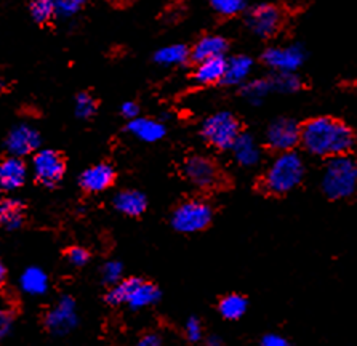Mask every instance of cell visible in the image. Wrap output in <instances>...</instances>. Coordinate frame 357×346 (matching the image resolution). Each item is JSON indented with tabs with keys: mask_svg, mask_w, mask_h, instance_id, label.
Instances as JSON below:
<instances>
[{
	"mask_svg": "<svg viewBox=\"0 0 357 346\" xmlns=\"http://www.w3.org/2000/svg\"><path fill=\"white\" fill-rule=\"evenodd\" d=\"M300 144L316 158L349 156L356 146V135L348 123L330 116L312 117L301 123Z\"/></svg>",
	"mask_w": 357,
	"mask_h": 346,
	"instance_id": "6da1fadb",
	"label": "cell"
},
{
	"mask_svg": "<svg viewBox=\"0 0 357 346\" xmlns=\"http://www.w3.org/2000/svg\"><path fill=\"white\" fill-rule=\"evenodd\" d=\"M306 165L296 151L278 154L263 173L261 189L269 196H285L298 188L305 180Z\"/></svg>",
	"mask_w": 357,
	"mask_h": 346,
	"instance_id": "7a4b0ae2",
	"label": "cell"
},
{
	"mask_svg": "<svg viewBox=\"0 0 357 346\" xmlns=\"http://www.w3.org/2000/svg\"><path fill=\"white\" fill-rule=\"evenodd\" d=\"M322 193L332 201H343L357 193V160L353 156H338L327 159L324 167Z\"/></svg>",
	"mask_w": 357,
	"mask_h": 346,
	"instance_id": "3957f363",
	"label": "cell"
},
{
	"mask_svg": "<svg viewBox=\"0 0 357 346\" xmlns=\"http://www.w3.org/2000/svg\"><path fill=\"white\" fill-rule=\"evenodd\" d=\"M160 300V290L155 284L142 278H123L106 294V301L112 306L127 305L133 311L153 306Z\"/></svg>",
	"mask_w": 357,
	"mask_h": 346,
	"instance_id": "277c9868",
	"label": "cell"
},
{
	"mask_svg": "<svg viewBox=\"0 0 357 346\" xmlns=\"http://www.w3.org/2000/svg\"><path fill=\"white\" fill-rule=\"evenodd\" d=\"M213 220V209L202 199H188L178 204L170 216V225L176 232L192 234L207 230Z\"/></svg>",
	"mask_w": 357,
	"mask_h": 346,
	"instance_id": "5b68a950",
	"label": "cell"
},
{
	"mask_svg": "<svg viewBox=\"0 0 357 346\" xmlns=\"http://www.w3.org/2000/svg\"><path fill=\"white\" fill-rule=\"evenodd\" d=\"M200 133L207 144L220 151H231L242 133V127L239 119L232 112L221 111L205 119Z\"/></svg>",
	"mask_w": 357,
	"mask_h": 346,
	"instance_id": "8992f818",
	"label": "cell"
},
{
	"mask_svg": "<svg viewBox=\"0 0 357 346\" xmlns=\"http://www.w3.org/2000/svg\"><path fill=\"white\" fill-rule=\"evenodd\" d=\"M31 172L34 180L43 188H55L66 173V160L55 149H39L32 156Z\"/></svg>",
	"mask_w": 357,
	"mask_h": 346,
	"instance_id": "52a82bcc",
	"label": "cell"
},
{
	"mask_svg": "<svg viewBox=\"0 0 357 346\" xmlns=\"http://www.w3.org/2000/svg\"><path fill=\"white\" fill-rule=\"evenodd\" d=\"M285 20L284 10L274 3L253 5L245 12V23L253 34L269 39L280 31Z\"/></svg>",
	"mask_w": 357,
	"mask_h": 346,
	"instance_id": "ba28073f",
	"label": "cell"
},
{
	"mask_svg": "<svg viewBox=\"0 0 357 346\" xmlns=\"http://www.w3.org/2000/svg\"><path fill=\"white\" fill-rule=\"evenodd\" d=\"M183 175L199 189H215L223 183V173L213 159L207 156H189L183 164Z\"/></svg>",
	"mask_w": 357,
	"mask_h": 346,
	"instance_id": "9c48e42d",
	"label": "cell"
},
{
	"mask_svg": "<svg viewBox=\"0 0 357 346\" xmlns=\"http://www.w3.org/2000/svg\"><path fill=\"white\" fill-rule=\"evenodd\" d=\"M77 305L71 295H63L43 319L47 331L55 337H64L77 327Z\"/></svg>",
	"mask_w": 357,
	"mask_h": 346,
	"instance_id": "30bf717a",
	"label": "cell"
},
{
	"mask_svg": "<svg viewBox=\"0 0 357 346\" xmlns=\"http://www.w3.org/2000/svg\"><path fill=\"white\" fill-rule=\"evenodd\" d=\"M301 140V126L295 119L279 117L266 128V144L278 154L295 151Z\"/></svg>",
	"mask_w": 357,
	"mask_h": 346,
	"instance_id": "8fae6325",
	"label": "cell"
},
{
	"mask_svg": "<svg viewBox=\"0 0 357 346\" xmlns=\"http://www.w3.org/2000/svg\"><path fill=\"white\" fill-rule=\"evenodd\" d=\"M306 59V52L301 45H278L263 52L261 61L274 73H296Z\"/></svg>",
	"mask_w": 357,
	"mask_h": 346,
	"instance_id": "7c38bea8",
	"label": "cell"
},
{
	"mask_svg": "<svg viewBox=\"0 0 357 346\" xmlns=\"http://www.w3.org/2000/svg\"><path fill=\"white\" fill-rule=\"evenodd\" d=\"M42 137L39 130L29 123H18L10 130L5 138V149L8 156L24 159L26 156H34L40 148Z\"/></svg>",
	"mask_w": 357,
	"mask_h": 346,
	"instance_id": "4fadbf2b",
	"label": "cell"
},
{
	"mask_svg": "<svg viewBox=\"0 0 357 346\" xmlns=\"http://www.w3.org/2000/svg\"><path fill=\"white\" fill-rule=\"evenodd\" d=\"M116 181L114 167L107 162H100L85 169L79 176V185L89 194H98L109 189Z\"/></svg>",
	"mask_w": 357,
	"mask_h": 346,
	"instance_id": "5bb4252c",
	"label": "cell"
},
{
	"mask_svg": "<svg viewBox=\"0 0 357 346\" xmlns=\"http://www.w3.org/2000/svg\"><path fill=\"white\" fill-rule=\"evenodd\" d=\"M28 165L24 159L7 156L0 160V189L2 191H16L26 183L28 178Z\"/></svg>",
	"mask_w": 357,
	"mask_h": 346,
	"instance_id": "9a60e30c",
	"label": "cell"
},
{
	"mask_svg": "<svg viewBox=\"0 0 357 346\" xmlns=\"http://www.w3.org/2000/svg\"><path fill=\"white\" fill-rule=\"evenodd\" d=\"M229 43L223 36L208 34L200 37L191 48V59L194 63L205 61V59L212 58H225L228 53Z\"/></svg>",
	"mask_w": 357,
	"mask_h": 346,
	"instance_id": "2e32d148",
	"label": "cell"
},
{
	"mask_svg": "<svg viewBox=\"0 0 357 346\" xmlns=\"http://www.w3.org/2000/svg\"><path fill=\"white\" fill-rule=\"evenodd\" d=\"M112 204H114L117 212L137 218V216H142L146 212V209H148V197L144 196V193L138 191V189H123V191H119L116 194L114 199H112Z\"/></svg>",
	"mask_w": 357,
	"mask_h": 346,
	"instance_id": "e0dca14e",
	"label": "cell"
},
{
	"mask_svg": "<svg viewBox=\"0 0 357 346\" xmlns=\"http://www.w3.org/2000/svg\"><path fill=\"white\" fill-rule=\"evenodd\" d=\"M127 132L144 143H158L165 137L167 127L160 121L149 117H137L128 122Z\"/></svg>",
	"mask_w": 357,
	"mask_h": 346,
	"instance_id": "ac0fdd59",
	"label": "cell"
},
{
	"mask_svg": "<svg viewBox=\"0 0 357 346\" xmlns=\"http://www.w3.org/2000/svg\"><path fill=\"white\" fill-rule=\"evenodd\" d=\"M26 205L21 199H0V228L16 231L24 225Z\"/></svg>",
	"mask_w": 357,
	"mask_h": 346,
	"instance_id": "d6986e66",
	"label": "cell"
},
{
	"mask_svg": "<svg viewBox=\"0 0 357 346\" xmlns=\"http://www.w3.org/2000/svg\"><path fill=\"white\" fill-rule=\"evenodd\" d=\"M231 151L234 160L241 167H255L261 159V149H259L257 140L252 135L243 132L236 140V143L232 144Z\"/></svg>",
	"mask_w": 357,
	"mask_h": 346,
	"instance_id": "ffe728a7",
	"label": "cell"
},
{
	"mask_svg": "<svg viewBox=\"0 0 357 346\" xmlns=\"http://www.w3.org/2000/svg\"><path fill=\"white\" fill-rule=\"evenodd\" d=\"M226 69V57L225 58H212L205 59V61L196 63L194 68L192 79L199 85H215L221 84L225 77Z\"/></svg>",
	"mask_w": 357,
	"mask_h": 346,
	"instance_id": "44dd1931",
	"label": "cell"
},
{
	"mask_svg": "<svg viewBox=\"0 0 357 346\" xmlns=\"http://www.w3.org/2000/svg\"><path fill=\"white\" fill-rule=\"evenodd\" d=\"M253 69V59L247 55H234L231 58H226V69L225 77L221 84L234 86V85H243L247 82L248 75H250Z\"/></svg>",
	"mask_w": 357,
	"mask_h": 346,
	"instance_id": "7402d4cb",
	"label": "cell"
},
{
	"mask_svg": "<svg viewBox=\"0 0 357 346\" xmlns=\"http://www.w3.org/2000/svg\"><path fill=\"white\" fill-rule=\"evenodd\" d=\"M20 287L31 296L43 295L48 290V276L39 266L26 268L20 278Z\"/></svg>",
	"mask_w": 357,
	"mask_h": 346,
	"instance_id": "603a6c76",
	"label": "cell"
},
{
	"mask_svg": "<svg viewBox=\"0 0 357 346\" xmlns=\"http://www.w3.org/2000/svg\"><path fill=\"white\" fill-rule=\"evenodd\" d=\"M189 58H191V50L183 43L162 47L154 53V63L164 68L180 66V64H185Z\"/></svg>",
	"mask_w": 357,
	"mask_h": 346,
	"instance_id": "cb8c5ba5",
	"label": "cell"
},
{
	"mask_svg": "<svg viewBox=\"0 0 357 346\" xmlns=\"http://www.w3.org/2000/svg\"><path fill=\"white\" fill-rule=\"evenodd\" d=\"M248 303L247 299L241 294L225 295L218 303V311L228 321H237L247 313Z\"/></svg>",
	"mask_w": 357,
	"mask_h": 346,
	"instance_id": "d4e9b609",
	"label": "cell"
},
{
	"mask_svg": "<svg viewBox=\"0 0 357 346\" xmlns=\"http://www.w3.org/2000/svg\"><path fill=\"white\" fill-rule=\"evenodd\" d=\"M273 91L271 80L268 79H255L247 80L245 84L241 86V95L252 105H259L266 96Z\"/></svg>",
	"mask_w": 357,
	"mask_h": 346,
	"instance_id": "484cf974",
	"label": "cell"
},
{
	"mask_svg": "<svg viewBox=\"0 0 357 346\" xmlns=\"http://www.w3.org/2000/svg\"><path fill=\"white\" fill-rule=\"evenodd\" d=\"M273 91H280V93H295L303 86L301 77L296 73H274L271 77Z\"/></svg>",
	"mask_w": 357,
	"mask_h": 346,
	"instance_id": "4316f807",
	"label": "cell"
},
{
	"mask_svg": "<svg viewBox=\"0 0 357 346\" xmlns=\"http://www.w3.org/2000/svg\"><path fill=\"white\" fill-rule=\"evenodd\" d=\"M29 15L37 24H47L55 18V2L52 0H34L29 3Z\"/></svg>",
	"mask_w": 357,
	"mask_h": 346,
	"instance_id": "83f0119b",
	"label": "cell"
},
{
	"mask_svg": "<svg viewBox=\"0 0 357 346\" xmlns=\"http://www.w3.org/2000/svg\"><path fill=\"white\" fill-rule=\"evenodd\" d=\"M210 7L213 8L215 13L225 16V18H232V16L242 15L248 10L247 2L243 0H212Z\"/></svg>",
	"mask_w": 357,
	"mask_h": 346,
	"instance_id": "f1b7e54d",
	"label": "cell"
},
{
	"mask_svg": "<svg viewBox=\"0 0 357 346\" xmlns=\"http://www.w3.org/2000/svg\"><path fill=\"white\" fill-rule=\"evenodd\" d=\"M98 111V103L86 91H80V93L75 96L74 101V112L75 116L82 121H89V119L93 117Z\"/></svg>",
	"mask_w": 357,
	"mask_h": 346,
	"instance_id": "f546056e",
	"label": "cell"
},
{
	"mask_svg": "<svg viewBox=\"0 0 357 346\" xmlns=\"http://www.w3.org/2000/svg\"><path fill=\"white\" fill-rule=\"evenodd\" d=\"M101 279L107 285H116L123 279V264L119 260H109L102 264Z\"/></svg>",
	"mask_w": 357,
	"mask_h": 346,
	"instance_id": "4dcf8cb0",
	"label": "cell"
},
{
	"mask_svg": "<svg viewBox=\"0 0 357 346\" xmlns=\"http://www.w3.org/2000/svg\"><path fill=\"white\" fill-rule=\"evenodd\" d=\"M82 8V0H58L55 2V18H73Z\"/></svg>",
	"mask_w": 357,
	"mask_h": 346,
	"instance_id": "1f68e13d",
	"label": "cell"
},
{
	"mask_svg": "<svg viewBox=\"0 0 357 346\" xmlns=\"http://www.w3.org/2000/svg\"><path fill=\"white\" fill-rule=\"evenodd\" d=\"M66 262L74 268H82L90 262V252L84 247L74 246L66 250Z\"/></svg>",
	"mask_w": 357,
	"mask_h": 346,
	"instance_id": "d6a6232c",
	"label": "cell"
},
{
	"mask_svg": "<svg viewBox=\"0 0 357 346\" xmlns=\"http://www.w3.org/2000/svg\"><path fill=\"white\" fill-rule=\"evenodd\" d=\"M185 335L189 342L197 343L202 340L204 337V327H202V321L199 317L191 316L185 324Z\"/></svg>",
	"mask_w": 357,
	"mask_h": 346,
	"instance_id": "836d02e7",
	"label": "cell"
},
{
	"mask_svg": "<svg viewBox=\"0 0 357 346\" xmlns=\"http://www.w3.org/2000/svg\"><path fill=\"white\" fill-rule=\"evenodd\" d=\"M13 313L8 310H0V342H3L12 332L13 327Z\"/></svg>",
	"mask_w": 357,
	"mask_h": 346,
	"instance_id": "e575fe53",
	"label": "cell"
},
{
	"mask_svg": "<svg viewBox=\"0 0 357 346\" xmlns=\"http://www.w3.org/2000/svg\"><path fill=\"white\" fill-rule=\"evenodd\" d=\"M259 346H290L289 340L279 333H266L259 340Z\"/></svg>",
	"mask_w": 357,
	"mask_h": 346,
	"instance_id": "d590c367",
	"label": "cell"
},
{
	"mask_svg": "<svg viewBox=\"0 0 357 346\" xmlns=\"http://www.w3.org/2000/svg\"><path fill=\"white\" fill-rule=\"evenodd\" d=\"M121 114L127 119V121H133V119L139 117V106L135 101H126L121 106Z\"/></svg>",
	"mask_w": 357,
	"mask_h": 346,
	"instance_id": "8d00e7d4",
	"label": "cell"
},
{
	"mask_svg": "<svg viewBox=\"0 0 357 346\" xmlns=\"http://www.w3.org/2000/svg\"><path fill=\"white\" fill-rule=\"evenodd\" d=\"M135 346H162V338L158 333H146Z\"/></svg>",
	"mask_w": 357,
	"mask_h": 346,
	"instance_id": "74e56055",
	"label": "cell"
},
{
	"mask_svg": "<svg viewBox=\"0 0 357 346\" xmlns=\"http://www.w3.org/2000/svg\"><path fill=\"white\" fill-rule=\"evenodd\" d=\"M205 343H207V346H223V340L218 335H208L205 338Z\"/></svg>",
	"mask_w": 357,
	"mask_h": 346,
	"instance_id": "f35d334b",
	"label": "cell"
},
{
	"mask_svg": "<svg viewBox=\"0 0 357 346\" xmlns=\"http://www.w3.org/2000/svg\"><path fill=\"white\" fill-rule=\"evenodd\" d=\"M5 279H7V268H5L3 262L0 260V287L5 284Z\"/></svg>",
	"mask_w": 357,
	"mask_h": 346,
	"instance_id": "ab89813d",
	"label": "cell"
},
{
	"mask_svg": "<svg viewBox=\"0 0 357 346\" xmlns=\"http://www.w3.org/2000/svg\"><path fill=\"white\" fill-rule=\"evenodd\" d=\"M356 160H357V158H356Z\"/></svg>",
	"mask_w": 357,
	"mask_h": 346,
	"instance_id": "60d3db41",
	"label": "cell"
}]
</instances>
